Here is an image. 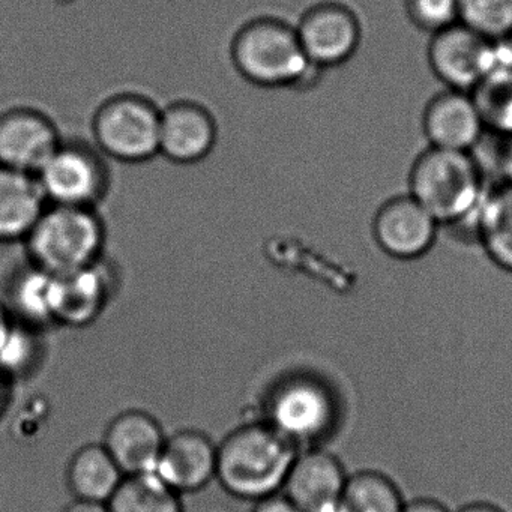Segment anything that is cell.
Masks as SVG:
<instances>
[{"label": "cell", "mask_w": 512, "mask_h": 512, "mask_svg": "<svg viewBox=\"0 0 512 512\" xmlns=\"http://www.w3.org/2000/svg\"><path fill=\"white\" fill-rule=\"evenodd\" d=\"M347 478L337 457L322 449H308L296 455L283 494L302 512H338Z\"/></svg>", "instance_id": "7c38bea8"}, {"label": "cell", "mask_w": 512, "mask_h": 512, "mask_svg": "<svg viewBox=\"0 0 512 512\" xmlns=\"http://www.w3.org/2000/svg\"><path fill=\"white\" fill-rule=\"evenodd\" d=\"M47 206L34 175L0 166V244L25 241Z\"/></svg>", "instance_id": "ac0fdd59"}, {"label": "cell", "mask_w": 512, "mask_h": 512, "mask_svg": "<svg viewBox=\"0 0 512 512\" xmlns=\"http://www.w3.org/2000/svg\"><path fill=\"white\" fill-rule=\"evenodd\" d=\"M55 275L29 263L14 274L8 284L7 307L14 320L19 317L23 325H44L55 322L53 316Z\"/></svg>", "instance_id": "44dd1931"}, {"label": "cell", "mask_w": 512, "mask_h": 512, "mask_svg": "<svg viewBox=\"0 0 512 512\" xmlns=\"http://www.w3.org/2000/svg\"><path fill=\"white\" fill-rule=\"evenodd\" d=\"M161 110L139 95L106 101L94 118L98 151L121 163L139 164L160 154Z\"/></svg>", "instance_id": "5b68a950"}, {"label": "cell", "mask_w": 512, "mask_h": 512, "mask_svg": "<svg viewBox=\"0 0 512 512\" xmlns=\"http://www.w3.org/2000/svg\"><path fill=\"white\" fill-rule=\"evenodd\" d=\"M470 152L428 148L409 173V194L439 223L452 226L476 214L485 191Z\"/></svg>", "instance_id": "7a4b0ae2"}, {"label": "cell", "mask_w": 512, "mask_h": 512, "mask_svg": "<svg viewBox=\"0 0 512 512\" xmlns=\"http://www.w3.org/2000/svg\"><path fill=\"white\" fill-rule=\"evenodd\" d=\"M232 59L245 80L262 88L301 85L316 68L302 49L295 25L272 16L247 20L236 31Z\"/></svg>", "instance_id": "3957f363"}, {"label": "cell", "mask_w": 512, "mask_h": 512, "mask_svg": "<svg viewBox=\"0 0 512 512\" xmlns=\"http://www.w3.org/2000/svg\"><path fill=\"white\" fill-rule=\"evenodd\" d=\"M295 28L308 61L316 68L337 67L349 61L362 40L358 14L337 0L311 5L299 16Z\"/></svg>", "instance_id": "9c48e42d"}, {"label": "cell", "mask_w": 512, "mask_h": 512, "mask_svg": "<svg viewBox=\"0 0 512 512\" xmlns=\"http://www.w3.org/2000/svg\"><path fill=\"white\" fill-rule=\"evenodd\" d=\"M47 205L97 208L110 187V172L98 149L62 142L35 175Z\"/></svg>", "instance_id": "8992f818"}, {"label": "cell", "mask_w": 512, "mask_h": 512, "mask_svg": "<svg viewBox=\"0 0 512 512\" xmlns=\"http://www.w3.org/2000/svg\"><path fill=\"white\" fill-rule=\"evenodd\" d=\"M112 293V271L103 260L71 274L55 275V322L71 326L92 322L106 307Z\"/></svg>", "instance_id": "e0dca14e"}, {"label": "cell", "mask_w": 512, "mask_h": 512, "mask_svg": "<svg viewBox=\"0 0 512 512\" xmlns=\"http://www.w3.org/2000/svg\"><path fill=\"white\" fill-rule=\"evenodd\" d=\"M266 415V424L298 448L331 431L334 398L319 380L292 377L275 386L266 403Z\"/></svg>", "instance_id": "52a82bcc"}, {"label": "cell", "mask_w": 512, "mask_h": 512, "mask_svg": "<svg viewBox=\"0 0 512 512\" xmlns=\"http://www.w3.org/2000/svg\"><path fill=\"white\" fill-rule=\"evenodd\" d=\"M473 100L485 130L500 137L512 134V65L499 64L473 89Z\"/></svg>", "instance_id": "cb8c5ba5"}, {"label": "cell", "mask_w": 512, "mask_h": 512, "mask_svg": "<svg viewBox=\"0 0 512 512\" xmlns=\"http://www.w3.org/2000/svg\"><path fill=\"white\" fill-rule=\"evenodd\" d=\"M422 130L431 148L470 152L481 142L485 125L470 92L446 89L425 107Z\"/></svg>", "instance_id": "4fadbf2b"}, {"label": "cell", "mask_w": 512, "mask_h": 512, "mask_svg": "<svg viewBox=\"0 0 512 512\" xmlns=\"http://www.w3.org/2000/svg\"><path fill=\"white\" fill-rule=\"evenodd\" d=\"M499 61L497 44L463 23L431 35L428 64L448 89L472 92Z\"/></svg>", "instance_id": "ba28073f"}, {"label": "cell", "mask_w": 512, "mask_h": 512, "mask_svg": "<svg viewBox=\"0 0 512 512\" xmlns=\"http://www.w3.org/2000/svg\"><path fill=\"white\" fill-rule=\"evenodd\" d=\"M460 23L493 43L512 37V0H460Z\"/></svg>", "instance_id": "d4e9b609"}, {"label": "cell", "mask_w": 512, "mask_h": 512, "mask_svg": "<svg viewBox=\"0 0 512 512\" xmlns=\"http://www.w3.org/2000/svg\"><path fill=\"white\" fill-rule=\"evenodd\" d=\"M403 512H449L443 503L434 499H415L404 503Z\"/></svg>", "instance_id": "f1b7e54d"}, {"label": "cell", "mask_w": 512, "mask_h": 512, "mask_svg": "<svg viewBox=\"0 0 512 512\" xmlns=\"http://www.w3.org/2000/svg\"><path fill=\"white\" fill-rule=\"evenodd\" d=\"M107 506L110 512H182L179 493L155 472L125 476Z\"/></svg>", "instance_id": "7402d4cb"}, {"label": "cell", "mask_w": 512, "mask_h": 512, "mask_svg": "<svg viewBox=\"0 0 512 512\" xmlns=\"http://www.w3.org/2000/svg\"><path fill=\"white\" fill-rule=\"evenodd\" d=\"M64 512H110V509L107 503L76 499L65 508Z\"/></svg>", "instance_id": "f546056e"}, {"label": "cell", "mask_w": 512, "mask_h": 512, "mask_svg": "<svg viewBox=\"0 0 512 512\" xmlns=\"http://www.w3.org/2000/svg\"><path fill=\"white\" fill-rule=\"evenodd\" d=\"M124 478L104 445L83 446L68 464V487L76 499L107 503Z\"/></svg>", "instance_id": "d6986e66"}, {"label": "cell", "mask_w": 512, "mask_h": 512, "mask_svg": "<svg viewBox=\"0 0 512 512\" xmlns=\"http://www.w3.org/2000/svg\"><path fill=\"white\" fill-rule=\"evenodd\" d=\"M476 229L494 265L512 272V184L503 182L485 193L476 211Z\"/></svg>", "instance_id": "ffe728a7"}, {"label": "cell", "mask_w": 512, "mask_h": 512, "mask_svg": "<svg viewBox=\"0 0 512 512\" xmlns=\"http://www.w3.org/2000/svg\"><path fill=\"white\" fill-rule=\"evenodd\" d=\"M7 403V386H5V376L0 374V413L4 410Z\"/></svg>", "instance_id": "836d02e7"}, {"label": "cell", "mask_w": 512, "mask_h": 512, "mask_svg": "<svg viewBox=\"0 0 512 512\" xmlns=\"http://www.w3.org/2000/svg\"><path fill=\"white\" fill-rule=\"evenodd\" d=\"M166 439L154 416L128 410L110 422L103 445L125 476L142 475L155 472Z\"/></svg>", "instance_id": "5bb4252c"}, {"label": "cell", "mask_w": 512, "mask_h": 512, "mask_svg": "<svg viewBox=\"0 0 512 512\" xmlns=\"http://www.w3.org/2000/svg\"><path fill=\"white\" fill-rule=\"evenodd\" d=\"M296 455V446L266 422L244 425L217 446L215 478L230 496L256 503L283 490Z\"/></svg>", "instance_id": "6da1fadb"}, {"label": "cell", "mask_w": 512, "mask_h": 512, "mask_svg": "<svg viewBox=\"0 0 512 512\" xmlns=\"http://www.w3.org/2000/svg\"><path fill=\"white\" fill-rule=\"evenodd\" d=\"M38 343L29 326L14 323L10 335L0 346V374L19 376L37 361Z\"/></svg>", "instance_id": "4316f807"}, {"label": "cell", "mask_w": 512, "mask_h": 512, "mask_svg": "<svg viewBox=\"0 0 512 512\" xmlns=\"http://www.w3.org/2000/svg\"><path fill=\"white\" fill-rule=\"evenodd\" d=\"M457 512H503L502 509L497 506L490 505V503H469V505L463 506L458 509Z\"/></svg>", "instance_id": "d6a6232c"}, {"label": "cell", "mask_w": 512, "mask_h": 512, "mask_svg": "<svg viewBox=\"0 0 512 512\" xmlns=\"http://www.w3.org/2000/svg\"><path fill=\"white\" fill-rule=\"evenodd\" d=\"M397 485L376 470H362L347 478L338 512H403Z\"/></svg>", "instance_id": "603a6c76"}, {"label": "cell", "mask_w": 512, "mask_h": 512, "mask_svg": "<svg viewBox=\"0 0 512 512\" xmlns=\"http://www.w3.org/2000/svg\"><path fill=\"white\" fill-rule=\"evenodd\" d=\"M23 244L31 265L67 275L103 260L106 227L95 209L49 205Z\"/></svg>", "instance_id": "277c9868"}, {"label": "cell", "mask_w": 512, "mask_h": 512, "mask_svg": "<svg viewBox=\"0 0 512 512\" xmlns=\"http://www.w3.org/2000/svg\"><path fill=\"white\" fill-rule=\"evenodd\" d=\"M155 473L176 493L202 490L217 473V446L202 431L167 437Z\"/></svg>", "instance_id": "2e32d148"}, {"label": "cell", "mask_w": 512, "mask_h": 512, "mask_svg": "<svg viewBox=\"0 0 512 512\" xmlns=\"http://www.w3.org/2000/svg\"><path fill=\"white\" fill-rule=\"evenodd\" d=\"M14 323L16 320H14L13 314L10 313L4 302H0V346L7 340Z\"/></svg>", "instance_id": "1f68e13d"}, {"label": "cell", "mask_w": 512, "mask_h": 512, "mask_svg": "<svg viewBox=\"0 0 512 512\" xmlns=\"http://www.w3.org/2000/svg\"><path fill=\"white\" fill-rule=\"evenodd\" d=\"M439 223L410 194L394 197L374 215L373 238L392 259L415 260L433 248Z\"/></svg>", "instance_id": "30bf717a"}, {"label": "cell", "mask_w": 512, "mask_h": 512, "mask_svg": "<svg viewBox=\"0 0 512 512\" xmlns=\"http://www.w3.org/2000/svg\"><path fill=\"white\" fill-rule=\"evenodd\" d=\"M61 143L56 125L37 110L0 115V166L35 176Z\"/></svg>", "instance_id": "8fae6325"}, {"label": "cell", "mask_w": 512, "mask_h": 512, "mask_svg": "<svg viewBox=\"0 0 512 512\" xmlns=\"http://www.w3.org/2000/svg\"><path fill=\"white\" fill-rule=\"evenodd\" d=\"M505 139V146L500 155V166H502L503 175H505V182L512 184V134L511 136L502 137Z\"/></svg>", "instance_id": "4dcf8cb0"}, {"label": "cell", "mask_w": 512, "mask_h": 512, "mask_svg": "<svg viewBox=\"0 0 512 512\" xmlns=\"http://www.w3.org/2000/svg\"><path fill=\"white\" fill-rule=\"evenodd\" d=\"M217 139V122L200 104L182 101L161 110L160 154L172 163H200Z\"/></svg>", "instance_id": "9a60e30c"}, {"label": "cell", "mask_w": 512, "mask_h": 512, "mask_svg": "<svg viewBox=\"0 0 512 512\" xmlns=\"http://www.w3.org/2000/svg\"><path fill=\"white\" fill-rule=\"evenodd\" d=\"M403 5L410 23L427 34L460 22V0H403Z\"/></svg>", "instance_id": "484cf974"}, {"label": "cell", "mask_w": 512, "mask_h": 512, "mask_svg": "<svg viewBox=\"0 0 512 512\" xmlns=\"http://www.w3.org/2000/svg\"><path fill=\"white\" fill-rule=\"evenodd\" d=\"M251 512H302L289 497L275 493L265 499L257 500Z\"/></svg>", "instance_id": "83f0119b"}]
</instances>
